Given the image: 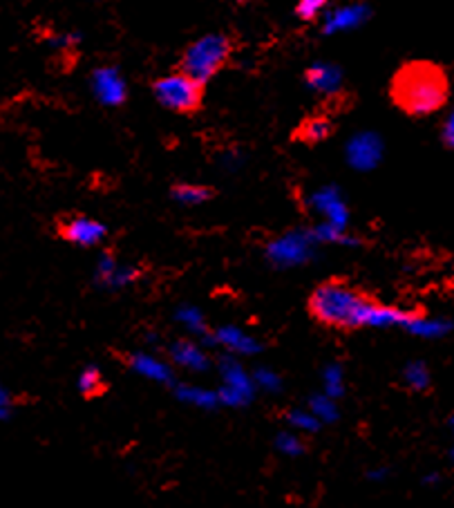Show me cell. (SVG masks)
Here are the masks:
<instances>
[{"instance_id":"8","label":"cell","mask_w":454,"mask_h":508,"mask_svg":"<svg viewBox=\"0 0 454 508\" xmlns=\"http://www.w3.org/2000/svg\"><path fill=\"white\" fill-rule=\"evenodd\" d=\"M217 195L215 188L211 186H197V184H177L172 186V197L179 199L184 204H202L208 202Z\"/></svg>"},{"instance_id":"11","label":"cell","mask_w":454,"mask_h":508,"mask_svg":"<svg viewBox=\"0 0 454 508\" xmlns=\"http://www.w3.org/2000/svg\"><path fill=\"white\" fill-rule=\"evenodd\" d=\"M443 146L452 148V117H448L446 126H443Z\"/></svg>"},{"instance_id":"3","label":"cell","mask_w":454,"mask_h":508,"mask_svg":"<svg viewBox=\"0 0 454 508\" xmlns=\"http://www.w3.org/2000/svg\"><path fill=\"white\" fill-rule=\"evenodd\" d=\"M240 49V40L235 34L220 31V34H206L193 40L181 54L177 70L186 72L193 79L208 83L215 74H220Z\"/></svg>"},{"instance_id":"1","label":"cell","mask_w":454,"mask_h":508,"mask_svg":"<svg viewBox=\"0 0 454 508\" xmlns=\"http://www.w3.org/2000/svg\"><path fill=\"white\" fill-rule=\"evenodd\" d=\"M307 314L322 328L347 334L406 316L385 307L374 293L349 283L347 278H329L318 285L309 293Z\"/></svg>"},{"instance_id":"5","label":"cell","mask_w":454,"mask_h":508,"mask_svg":"<svg viewBox=\"0 0 454 508\" xmlns=\"http://www.w3.org/2000/svg\"><path fill=\"white\" fill-rule=\"evenodd\" d=\"M57 235L65 242L76 244V247H94L108 235V226L97 220L79 215V213H63L54 222Z\"/></svg>"},{"instance_id":"6","label":"cell","mask_w":454,"mask_h":508,"mask_svg":"<svg viewBox=\"0 0 454 508\" xmlns=\"http://www.w3.org/2000/svg\"><path fill=\"white\" fill-rule=\"evenodd\" d=\"M336 133V124L327 112H316V115L304 117L301 124L293 130L292 139L304 146H318V144L327 142L331 135Z\"/></svg>"},{"instance_id":"10","label":"cell","mask_w":454,"mask_h":508,"mask_svg":"<svg viewBox=\"0 0 454 508\" xmlns=\"http://www.w3.org/2000/svg\"><path fill=\"white\" fill-rule=\"evenodd\" d=\"M329 0H298L296 4V16L304 22H316L318 16L322 13V9L327 7Z\"/></svg>"},{"instance_id":"9","label":"cell","mask_w":454,"mask_h":508,"mask_svg":"<svg viewBox=\"0 0 454 508\" xmlns=\"http://www.w3.org/2000/svg\"><path fill=\"white\" fill-rule=\"evenodd\" d=\"M79 390L85 399H99L108 392V383L103 381L97 367H88L79 379Z\"/></svg>"},{"instance_id":"4","label":"cell","mask_w":454,"mask_h":508,"mask_svg":"<svg viewBox=\"0 0 454 508\" xmlns=\"http://www.w3.org/2000/svg\"><path fill=\"white\" fill-rule=\"evenodd\" d=\"M153 94L163 108L177 115L193 117L204 108L206 99V83L193 79L186 72L175 70L166 76L153 81Z\"/></svg>"},{"instance_id":"12","label":"cell","mask_w":454,"mask_h":508,"mask_svg":"<svg viewBox=\"0 0 454 508\" xmlns=\"http://www.w3.org/2000/svg\"><path fill=\"white\" fill-rule=\"evenodd\" d=\"M238 4H247V3H251V0H235Z\"/></svg>"},{"instance_id":"2","label":"cell","mask_w":454,"mask_h":508,"mask_svg":"<svg viewBox=\"0 0 454 508\" xmlns=\"http://www.w3.org/2000/svg\"><path fill=\"white\" fill-rule=\"evenodd\" d=\"M389 99L407 117H430L448 106L450 79L434 61H407L389 81Z\"/></svg>"},{"instance_id":"7","label":"cell","mask_w":454,"mask_h":508,"mask_svg":"<svg viewBox=\"0 0 454 508\" xmlns=\"http://www.w3.org/2000/svg\"><path fill=\"white\" fill-rule=\"evenodd\" d=\"M307 81L311 88H316L318 92H325L327 97L334 92H338L340 88V74L336 67H311V70H307Z\"/></svg>"}]
</instances>
